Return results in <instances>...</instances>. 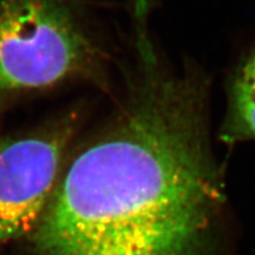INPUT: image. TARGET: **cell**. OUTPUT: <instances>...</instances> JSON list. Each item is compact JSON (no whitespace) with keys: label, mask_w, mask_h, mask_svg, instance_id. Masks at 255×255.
Listing matches in <instances>:
<instances>
[{"label":"cell","mask_w":255,"mask_h":255,"mask_svg":"<svg viewBox=\"0 0 255 255\" xmlns=\"http://www.w3.org/2000/svg\"><path fill=\"white\" fill-rule=\"evenodd\" d=\"M113 124L66 161L36 227L38 255H209L223 178L195 79L169 73L145 37Z\"/></svg>","instance_id":"cell-1"},{"label":"cell","mask_w":255,"mask_h":255,"mask_svg":"<svg viewBox=\"0 0 255 255\" xmlns=\"http://www.w3.org/2000/svg\"><path fill=\"white\" fill-rule=\"evenodd\" d=\"M101 55L68 0H0V96L101 76Z\"/></svg>","instance_id":"cell-2"},{"label":"cell","mask_w":255,"mask_h":255,"mask_svg":"<svg viewBox=\"0 0 255 255\" xmlns=\"http://www.w3.org/2000/svg\"><path fill=\"white\" fill-rule=\"evenodd\" d=\"M70 113L34 131L0 139V247L36 228L78 128Z\"/></svg>","instance_id":"cell-3"},{"label":"cell","mask_w":255,"mask_h":255,"mask_svg":"<svg viewBox=\"0 0 255 255\" xmlns=\"http://www.w3.org/2000/svg\"><path fill=\"white\" fill-rule=\"evenodd\" d=\"M225 141L255 139V50L239 68L229 94Z\"/></svg>","instance_id":"cell-4"}]
</instances>
